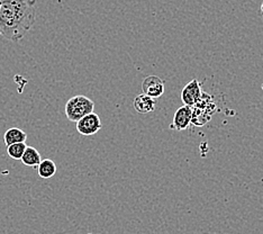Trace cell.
Listing matches in <instances>:
<instances>
[{
	"label": "cell",
	"instance_id": "obj_5",
	"mask_svg": "<svg viewBox=\"0 0 263 234\" xmlns=\"http://www.w3.org/2000/svg\"><path fill=\"white\" fill-rule=\"evenodd\" d=\"M202 96L201 83L197 80L193 79L189 81L186 86L181 90V100L183 105L193 107L200 100Z\"/></svg>",
	"mask_w": 263,
	"mask_h": 234
},
{
	"label": "cell",
	"instance_id": "obj_9",
	"mask_svg": "<svg viewBox=\"0 0 263 234\" xmlns=\"http://www.w3.org/2000/svg\"><path fill=\"white\" fill-rule=\"evenodd\" d=\"M27 140V134L18 128H11L5 132L4 141L6 147L15 143H25Z\"/></svg>",
	"mask_w": 263,
	"mask_h": 234
},
{
	"label": "cell",
	"instance_id": "obj_10",
	"mask_svg": "<svg viewBox=\"0 0 263 234\" xmlns=\"http://www.w3.org/2000/svg\"><path fill=\"white\" fill-rule=\"evenodd\" d=\"M21 161L24 166L35 168L37 167L40 165V162L42 161L41 153L33 147H26V150L25 152H24Z\"/></svg>",
	"mask_w": 263,
	"mask_h": 234
},
{
	"label": "cell",
	"instance_id": "obj_1",
	"mask_svg": "<svg viewBox=\"0 0 263 234\" xmlns=\"http://www.w3.org/2000/svg\"><path fill=\"white\" fill-rule=\"evenodd\" d=\"M36 20V0H0V31L5 39L20 42Z\"/></svg>",
	"mask_w": 263,
	"mask_h": 234
},
{
	"label": "cell",
	"instance_id": "obj_4",
	"mask_svg": "<svg viewBox=\"0 0 263 234\" xmlns=\"http://www.w3.org/2000/svg\"><path fill=\"white\" fill-rule=\"evenodd\" d=\"M103 128V123L98 114L90 113L77 122V131L83 136H91L97 134Z\"/></svg>",
	"mask_w": 263,
	"mask_h": 234
},
{
	"label": "cell",
	"instance_id": "obj_3",
	"mask_svg": "<svg viewBox=\"0 0 263 234\" xmlns=\"http://www.w3.org/2000/svg\"><path fill=\"white\" fill-rule=\"evenodd\" d=\"M217 112V106L215 104L212 95L202 93L200 100L193 106V119L191 124L196 126H204L212 119V116Z\"/></svg>",
	"mask_w": 263,
	"mask_h": 234
},
{
	"label": "cell",
	"instance_id": "obj_14",
	"mask_svg": "<svg viewBox=\"0 0 263 234\" xmlns=\"http://www.w3.org/2000/svg\"><path fill=\"white\" fill-rule=\"evenodd\" d=\"M0 35H2V31H0Z\"/></svg>",
	"mask_w": 263,
	"mask_h": 234
},
{
	"label": "cell",
	"instance_id": "obj_13",
	"mask_svg": "<svg viewBox=\"0 0 263 234\" xmlns=\"http://www.w3.org/2000/svg\"><path fill=\"white\" fill-rule=\"evenodd\" d=\"M260 14H261V16H262V18H263V3H262L261 7H260Z\"/></svg>",
	"mask_w": 263,
	"mask_h": 234
},
{
	"label": "cell",
	"instance_id": "obj_6",
	"mask_svg": "<svg viewBox=\"0 0 263 234\" xmlns=\"http://www.w3.org/2000/svg\"><path fill=\"white\" fill-rule=\"evenodd\" d=\"M142 92L151 98H160L164 93V81L158 76H148L142 82Z\"/></svg>",
	"mask_w": 263,
	"mask_h": 234
},
{
	"label": "cell",
	"instance_id": "obj_11",
	"mask_svg": "<svg viewBox=\"0 0 263 234\" xmlns=\"http://www.w3.org/2000/svg\"><path fill=\"white\" fill-rule=\"evenodd\" d=\"M36 168L39 176L42 179H50L57 173V165L51 159L42 160Z\"/></svg>",
	"mask_w": 263,
	"mask_h": 234
},
{
	"label": "cell",
	"instance_id": "obj_2",
	"mask_svg": "<svg viewBox=\"0 0 263 234\" xmlns=\"http://www.w3.org/2000/svg\"><path fill=\"white\" fill-rule=\"evenodd\" d=\"M95 103L87 96L78 95L71 97L65 104V116L69 121L77 123L80 118L93 112Z\"/></svg>",
	"mask_w": 263,
	"mask_h": 234
},
{
	"label": "cell",
	"instance_id": "obj_8",
	"mask_svg": "<svg viewBox=\"0 0 263 234\" xmlns=\"http://www.w3.org/2000/svg\"><path fill=\"white\" fill-rule=\"evenodd\" d=\"M155 105H157V100L144 94L137 95L133 101L135 111L140 114H148L153 112L155 110Z\"/></svg>",
	"mask_w": 263,
	"mask_h": 234
},
{
	"label": "cell",
	"instance_id": "obj_12",
	"mask_svg": "<svg viewBox=\"0 0 263 234\" xmlns=\"http://www.w3.org/2000/svg\"><path fill=\"white\" fill-rule=\"evenodd\" d=\"M26 144L25 143H15V144H10V146L7 147L6 151H7V154L11 159L14 160H21L24 152L26 150Z\"/></svg>",
	"mask_w": 263,
	"mask_h": 234
},
{
	"label": "cell",
	"instance_id": "obj_7",
	"mask_svg": "<svg viewBox=\"0 0 263 234\" xmlns=\"http://www.w3.org/2000/svg\"><path fill=\"white\" fill-rule=\"evenodd\" d=\"M191 119H193V107L186 105L179 107L173 115L171 129L176 131L187 130L191 124Z\"/></svg>",
	"mask_w": 263,
	"mask_h": 234
}]
</instances>
